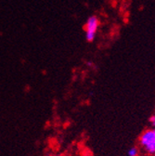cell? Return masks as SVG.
Instances as JSON below:
<instances>
[{"label":"cell","mask_w":155,"mask_h":156,"mask_svg":"<svg viewBox=\"0 0 155 156\" xmlns=\"http://www.w3.org/2000/svg\"><path fill=\"white\" fill-rule=\"evenodd\" d=\"M150 123L151 126L155 128V113H154L153 115L150 116Z\"/></svg>","instance_id":"4"},{"label":"cell","mask_w":155,"mask_h":156,"mask_svg":"<svg viewBox=\"0 0 155 156\" xmlns=\"http://www.w3.org/2000/svg\"><path fill=\"white\" fill-rule=\"evenodd\" d=\"M100 27V20L97 16H90L86 23L85 26V34L86 39L88 42H92L95 40L97 33H98Z\"/></svg>","instance_id":"2"},{"label":"cell","mask_w":155,"mask_h":156,"mask_svg":"<svg viewBox=\"0 0 155 156\" xmlns=\"http://www.w3.org/2000/svg\"><path fill=\"white\" fill-rule=\"evenodd\" d=\"M139 148L149 155L155 154V128H147L139 138Z\"/></svg>","instance_id":"1"},{"label":"cell","mask_w":155,"mask_h":156,"mask_svg":"<svg viewBox=\"0 0 155 156\" xmlns=\"http://www.w3.org/2000/svg\"><path fill=\"white\" fill-rule=\"evenodd\" d=\"M154 156H155V154H154Z\"/></svg>","instance_id":"5"},{"label":"cell","mask_w":155,"mask_h":156,"mask_svg":"<svg viewBox=\"0 0 155 156\" xmlns=\"http://www.w3.org/2000/svg\"><path fill=\"white\" fill-rule=\"evenodd\" d=\"M139 149L138 147H131L128 151V156H139Z\"/></svg>","instance_id":"3"}]
</instances>
